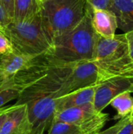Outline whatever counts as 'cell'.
Returning <instances> with one entry per match:
<instances>
[{
    "instance_id": "6da1fadb",
    "label": "cell",
    "mask_w": 133,
    "mask_h": 134,
    "mask_svg": "<svg viewBox=\"0 0 133 134\" xmlns=\"http://www.w3.org/2000/svg\"><path fill=\"white\" fill-rule=\"evenodd\" d=\"M93 61L98 69V84L114 77L133 76V60L125 33L112 38L99 35Z\"/></svg>"
},
{
    "instance_id": "9a60e30c",
    "label": "cell",
    "mask_w": 133,
    "mask_h": 134,
    "mask_svg": "<svg viewBox=\"0 0 133 134\" xmlns=\"http://www.w3.org/2000/svg\"><path fill=\"white\" fill-rule=\"evenodd\" d=\"M110 104L117 111L115 119H121L130 115L133 108V98L131 93L125 92L119 94L111 101Z\"/></svg>"
},
{
    "instance_id": "30bf717a",
    "label": "cell",
    "mask_w": 133,
    "mask_h": 134,
    "mask_svg": "<svg viewBox=\"0 0 133 134\" xmlns=\"http://www.w3.org/2000/svg\"><path fill=\"white\" fill-rule=\"evenodd\" d=\"M92 24L95 31L101 37L112 38L115 35L118 23L115 15L109 9H96L92 14Z\"/></svg>"
},
{
    "instance_id": "ffe728a7",
    "label": "cell",
    "mask_w": 133,
    "mask_h": 134,
    "mask_svg": "<svg viewBox=\"0 0 133 134\" xmlns=\"http://www.w3.org/2000/svg\"><path fill=\"white\" fill-rule=\"evenodd\" d=\"M12 20L11 17L7 13L6 10L5 9L1 0H0V32L2 34L5 27L10 23Z\"/></svg>"
},
{
    "instance_id": "5b68a950",
    "label": "cell",
    "mask_w": 133,
    "mask_h": 134,
    "mask_svg": "<svg viewBox=\"0 0 133 134\" xmlns=\"http://www.w3.org/2000/svg\"><path fill=\"white\" fill-rule=\"evenodd\" d=\"M60 93H38L20 97L16 104H26L31 132L44 133L49 129L56 111Z\"/></svg>"
},
{
    "instance_id": "f546056e",
    "label": "cell",
    "mask_w": 133,
    "mask_h": 134,
    "mask_svg": "<svg viewBox=\"0 0 133 134\" xmlns=\"http://www.w3.org/2000/svg\"><path fill=\"white\" fill-rule=\"evenodd\" d=\"M42 2H44V1H45V0H42Z\"/></svg>"
},
{
    "instance_id": "2e32d148",
    "label": "cell",
    "mask_w": 133,
    "mask_h": 134,
    "mask_svg": "<svg viewBox=\"0 0 133 134\" xmlns=\"http://www.w3.org/2000/svg\"><path fill=\"white\" fill-rule=\"evenodd\" d=\"M47 134H85L83 130L74 124L53 120Z\"/></svg>"
},
{
    "instance_id": "e0dca14e",
    "label": "cell",
    "mask_w": 133,
    "mask_h": 134,
    "mask_svg": "<svg viewBox=\"0 0 133 134\" xmlns=\"http://www.w3.org/2000/svg\"><path fill=\"white\" fill-rule=\"evenodd\" d=\"M20 94V91L17 88L10 86L7 79L4 85L0 88V108H3L7 103L16 99L17 100Z\"/></svg>"
},
{
    "instance_id": "4fadbf2b",
    "label": "cell",
    "mask_w": 133,
    "mask_h": 134,
    "mask_svg": "<svg viewBox=\"0 0 133 134\" xmlns=\"http://www.w3.org/2000/svg\"><path fill=\"white\" fill-rule=\"evenodd\" d=\"M109 10L116 16L118 28L125 33L133 30V0H113Z\"/></svg>"
},
{
    "instance_id": "484cf974",
    "label": "cell",
    "mask_w": 133,
    "mask_h": 134,
    "mask_svg": "<svg viewBox=\"0 0 133 134\" xmlns=\"http://www.w3.org/2000/svg\"><path fill=\"white\" fill-rule=\"evenodd\" d=\"M28 134H45L44 133H40V132H31Z\"/></svg>"
},
{
    "instance_id": "603a6c76",
    "label": "cell",
    "mask_w": 133,
    "mask_h": 134,
    "mask_svg": "<svg viewBox=\"0 0 133 134\" xmlns=\"http://www.w3.org/2000/svg\"><path fill=\"white\" fill-rule=\"evenodd\" d=\"M1 2L9 16L11 19H13L14 12V0H1Z\"/></svg>"
},
{
    "instance_id": "4316f807",
    "label": "cell",
    "mask_w": 133,
    "mask_h": 134,
    "mask_svg": "<svg viewBox=\"0 0 133 134\" xmlns=\"http://www.w3.org/2000/svg\"><path fill=\"white\" fill-rule=\"evenodd\" d=\"M130 119H133V108L132 111V112H131V114H130Z\"/></svg>"
},
{
    "instance_id": "ba28073f",
    "label": "cell",
    "mask_w": 133,
    "mask_h": 134,
    "mask_svg": "<svg viewBox=\"0 0 133 134\" xmlns=\"http://www.w3.org/2000/svg\"><path fill=\"white\" fill-rule=\"evenodd\" d=\"M98 85V69L93 60L80 61L75 64L61 89L62 95Z\"/></svg>"
},
{
    "instance_id": "5bb4252c",
    "label": "cell",
    "mask_w": 133,
    "mask_h": 134,
    "mask_svg": "<svg viewBox=\"0 0 133 134\" xmlns=\"http://www.w3.org/2000/svg\"><path fill=\"white\" fill-rule=\"evenodd\" d=\"M42 0H14V12L12 20H26L41 12Z\"/></svg>"
},
{
    "instance_id": "ac0fdd59",
    "label": "cell",
    "mask_w": 133,
    "mask_h": 134,
    "mask_svg": "<svg viewBox=\"0 0 133 134\" xmlns=\"http://www.w3.org/2000/svg\"><path fill=\"white\" fill-rule=\"evenodd\" d=\"M113 0H86L85 13L92 17V12L96 9H109Z\"/></svg>"
},
{
    "instance_id": "f1b7e54d",
    "label": "cell",
    "mask_w": 133,
    "mask_h": 134,
    "mask_svg": "<svg viewBox=\"0 0 133 134\" xmlns=\"http://www.w3.org/2000/svg\"><path fill=\"white\" fill-rule=\"evenodd\" d=\"M29 133H20V134H28Z\"/></svg>"
},
{
    "instance_id": "3957f363",
    "label": "cell",
    "mask_w": 133,
    "mask_h": 134,
    "mask_svg": "<svg viewBox=\"0 0 133 134\" xmlns=\"http://www.w3.org/2000/svg\"><path fill=\"white\" fill-rule=\"evenodd\" d=\"M2 34L11 42L13 51L21 54L36 57L49 53L52 47L41 12L26 20H11Z\"/></svg>"
},
{
    "instance_id": "8992f818",
    "label": "cell",
    "mask_w": 133,
    "mask_h": 134,
    "mask_svg": "<svg viewBox=\"0 0 133 134\" xmlns=\"http://www.w3.org/2000/svg\"><path fill=\"white\" fill-rule=\"evenodd\" d=\"M108 114L97 111L93 104L56 111L53 120L78 126L85 134H97L108 121Z\"/></svg>"
},
{
    "instance_id": "cb8c5ba5",
    "label": "cell",
    "mask_w": 133,
    "mask_h": 134,
    "mask_svg": "<svg viewBox=\"0 0 133 134\" xmlns=\"http://www.w3.org/2000/svg\"><path fill=\"white\" fill-rule=\"evenodd\" d=\"M126 36V39L128 42V46H129V53L133 60V30L131 31H129L127 33H125Z\"/></svg>"
},
{
    "instance_id": "52a82bcc",
    "label": "cell",
    "mask_w": 133,
    "mask_h": 134,
    "mask_svg": "<svg viewBox=\"0 0 133 134\" xmlns=\"http://www.w3.org/2000/svg\"><path fill=\"white\" fill-rule=\"evenodd\" d=\"M125 92L133 93V76L114 77L96 86L93 105L97 111H103L111 101Z\"/></svg>"
},
{
    "instance_id": "9c48e42d",
    "label": "cell",
    "mask_w": 133,
    "mask_h": 134,
    "mask_svg": "<svg viewBox=\"0 0 133 134\" xmlns=\"http://www.w3.org/2000/svg\"><path fill=\"white\" fill-rule=\"evenodd\" d=\"M30 131L31 125L28 120L27 104H15L0 130V134L26 133Z\"/></svg>"
},
{
    "instance_id": "7a4b0ae2",
    "label": "cell",
    "mask_w": 133,
    "mask_h": 134,
    "mask_svg": "<svg viewBox=\"0 0 133 134\" xmlns=\"http://www.w3.org/2000/svg\"><path fill=\"white\" fill-rule=\"evenodd\" d=\"M98 36L92 27V17L85 13L74 29L53 42L48 53L65 63L93 60Z\"/></svg>"
},
{
    "instance_id": "277c9868",
    "label": "cell",
    "mask_w": 133,
    "mask_h": 134,
    "mask_svg": "<svg viewBox=\"0 0 133 134\" xmlns=\"http://www.w3.org/2000/svg\"><path fill=\"white\" fill-rule=\"evenodd\" d=\"M86 0H45L41 10L42 25L53 42L74 29L85 16Z\"/></svg>"
},
{
    "instance_id": "8fae6325",
    "label": "cell",
    "mask_w": 133,
    "mask_h": 134,
    "mask_svg": "<svg viewBox=\"0 0 133 134\" xmlns=\"http://www.w3.org/2000/svg\"><path fill=\"white\" fill-rule=\"evenodd\" d=\"M34 57H35L21 54L13 50L0 55V74L5 79L10 78L24 69Z\"/></svg>"
},
{
    "instance_id": "7c38bea8",
    "label": "cell",
    "mask_w": 133,
    "mask_h": 134,
    "mask_svg": "<svg viewBox=\"0 0 133 134\" xmlns=\"http://www.w3.org/2000/svg\"><path fill=\"white\" fill-rule=\"evenodd\" d=\"M95 90L96 86L81 89L67 95L60 97L57 100L56 111L73 107H79L89 104H93Z\"/></svg>"
},
{
    "instance_id": "d4e9b609",
    "label": "cell",
    "mask_w": 133,
    "mask_h": 134,
    "mask_svg": "<svg viewBox=\"0 0 133 134\" xmlns=\"http://www.w3.org/2000/svg\"><path fill=\"white\" fill-rule=\"evenodd\" d=\"M6 79H5V78H4V77H0V88L4 85V83L5 82Z\"/></svg>"
},
{
    "instance_id": "83f0119b",
    "label": "cell",
    "mask_w": 133,
    "mask_h": 134,
    "mask_svg": "<svg viewBox=\"0 0 133 134\" xmlns=\"http://www.w3.org/2000/svg\"><path fill=\"white\" fill-rule=\"evenodd\" d=\"M0 77H3V76H2V75L0 74ZM4 78H5V77H4Z\"/></svg>"
},
{
    "instance_id": "44dd1931",
    "label": "cell",
    "mask_w": 133,
    "mask_h": 134,
    "mask_svg": "<svg viewBox=\"0 0 133 134\" xmlns=\"http://www.w3.org/2000/svg\"><path fill=\"white\" fill-rule=\"evenodd\" d=\"M13 50V46L9 40L0 32V55L12 52Z\"/></svg>"
},
{
    "instance_id": "d6986e66",
    "label": "cell",
    "mask_w": 133,
    "mask_h": 134,
    "mask_svg": "<svg viewBox=\"0 0 133 134\" xmlns=\"http://www.w3.org/2000/svg\"><path fill=\"white\" fill-rule=\"evenodd\" d=\"M130 120V115L125 117L123 119H121L119 122H118L116 124H114V126H111L110 128L105 130L104 131H100L99 133L97 134H117L118 132Z\"/></svg>"
},
{
    "instance_id": "7402d4cb",
    "label": "cell",
    "mask_w": 133,
    "mask_h": 134,
    "mask_svg": "<svg viewBox=\"0 0 133 134\" xmlns=\"http://www.w3.org/2000/svg\"><path fill=\"white\" fill-rule=\"evenodd\" d=\"M13 105L8 106V107H3V108H0V130L2 129L3 124L5 123L9 114L13 110Z\"/></svg>"
}]
</instances>
